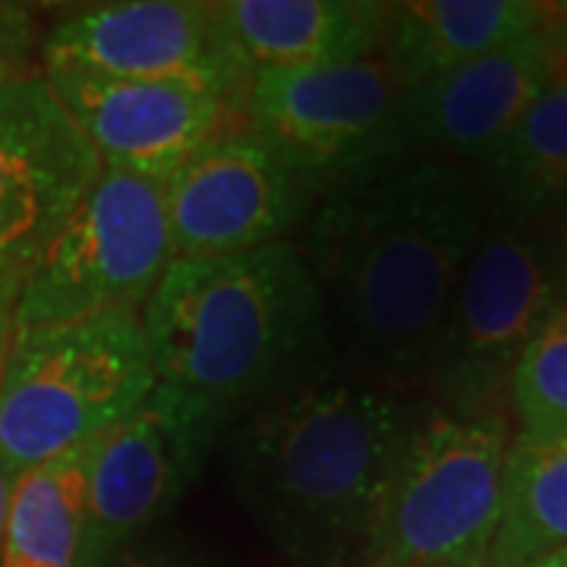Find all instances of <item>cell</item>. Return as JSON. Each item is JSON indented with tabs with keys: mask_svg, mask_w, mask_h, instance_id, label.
Segmentation results:
<instances>
[{
	"mask_svg": "<svg viewBox=\"0 0 567 567\" xmlns=\"http://www.w3.org/2000/svg\"><path fill=\"white\" fill-rule=\"evenodd\" d=\"M10 476L0 470V533H3V514H7V498H10Z\"/></svg>",
	"mask_w": 567,
	"mask_h": 567,
	"instance_id": "cell-26",
	"label": "cell"
},
{
	"mask_svg": "<svg viewBox=\"0 0 567 567\" xmlns=\"http://www.w3.org/2000/svg\"><path fill=\"white\" fill-rule=\"evenodd\" d=\"M95 447L99 442L73 447L13 480L0 533V567L80 565Z\"/></svg>",
	"mask_w": 567,
	"mask_h": 567,
	"instance_id": "cell-18",
	"label": "cell"
},
{
	"mask_svg": "<svg viewBox=\"0 0 567 567\" xmlns=\"http://www.w3.org/2000/svg\"><path fill=\"white\" fill-rule=\"evenodd\" d=\"M316 203L259 136L240 121L230 123L164 183L171 259L234 256L297 240Z\"/></svg>",
	"mask_w": 567,
	"mask_h": 567,
	"instance_id": "cell-11",
	"label": "cell"
},
{
	"mask_svg": "<svg viewBox=\"0 0 567 567\" xmlns=\"http://www.w3.org/2000/svg\"><path fill=\"white\" fill-rule=\"evenodd\" d=\"M527 567H567V548H558V551H551V555H543V558H536V561Z\"/></svg>",
	"mask_w": 567,
	"mask_h": 567,
	"instance_id": "cell-25",
	"label": "cell"
},
{
	"mask_svg": "<svg viewBox=\"0 0 567 567\" xmlns=\"http://www.w3.org/2000/svg\"><path fill=\"white\" fill-rule=\"evenodd\" d=\"M39 13L25 3L0 0V89L39 70Z\"/></svg>",
	"mask_w": 567,
	"mask_h": 567,
	"instance_id": "cell-21",
	"label": "cell"
},
{
	"mask_svg": "<svg viewBox=\"0 0 567 567\" xmlns=\"http://www.w3.org/2000/svg\"><path fill=\"white\" fill-rule=\"evenodd\" d=\"M464 164L410 155L316 203L297 234L353 372L423 385L454 290L486 230Z\"/></svg>",
	"mask_w": 567,
	"mask_h": 567,
	"instance_id": "cell-1",
	"label": "cell"
},
{
	"mask_svg": "<svg viewBox=\"0 0 567 567\" xmlns=\"http://www.w3.org/2000/svg\"><path fill=\"white\" fill-rule=\"evenodd\" d=\"M558 548H567V432H514L486 567H527Z\"/></svg>",
	"mask_w": 567,
	"mask_h": 567,
	"instance_id": "cell-19",
	"label": "cell"
},
{
	"mask_svg": "<svg viewBox=\"0 0 567 567\" xmlns=\"http://www.w3.org/2000/svg\"><path fill=\"white\" fill-rule=\"evenodd\" d=\"M102 167L167 181L203 142L237 123L240 104L186 82L44 73Z\"/></svg>",
	"mask_w": 567,
	"mask_h": 567,
	"instance_id": "cell-13",
	"label": "cell"
},
{
	"mask_svg": "<svg viewBox=\"0 0 567 567\" xmlns=\"http://www.w3.org/2000/svg\"><path fill=\"white\" fill-rule=\"evenodd\" d=\"M140 312L22 328L0 369V470L10 483L99 442L155 391Z\"/></svg>",
	"mask_w": 567,
	"mask_h": 567,
	"instance_id": "cell-4",
	"label": "cell"
},
{
	"mask_svg": "<svg viewBox=\"0 0 567 567\" xmlns=\"http://www.w3.org/2000/svg\"><path fill=\"white\" fill-rule=\"evenodd\" d=\"M561 306L555 246L536 224L486 221L454 290L423 385L451 413H502L511 372Z\"/></svg>",
	"mask_w": 567,
	"mask_h": 567,
	"instance_id": "cell-7",
	"label": "cell"
},
{
	"mask_svg": "<svg viewBox=\"0 0 567 567\" xmlns=\"http://www.w3.org/2000/svg\"><path fill=\"white\" fill-rule=\"evenodd\" d=\"M555 54L543 29L507 41L473 63L401 95V130L410 155L486 162L520 114L546 89Z\"/></svg>",
	"mask_w": 567,
	"mask_h": 567,
	"instance_id": "cell-14",
	"label": "cell"
},
{
	"mask_svg": "<svg viewBox=\"0 0 567 567\" xmlns=\"http://www.w3.org/2000/svg\"><path fill=\"white\" fill-rule=\"evenodd\" d=\"M41 73L186 82L244 102L252 70L205 0H114L76 7L41 32Z\"/></svg>",
	"mask_w": 567,
	"mask_h": 567,
	"instance_id": "cell-10",
	"label": "cell"
},
{
	"mask_svg": "<svg viewBox=\"0 0 567 567\" xmlns=\"http://www.w3.org/2000/svg\"><path fill=\"white\" fill-rule=\"evenodd\" d=\"M507 404L529 435L567 432V309L558 306L520 353L507 382Z\"/></svg>",
	"mask_w": 567,
	"mask_h": 567,
	"instance_id": "cell-20",
	"label": "cell"
},
{
	"mask_svg": "<svg viewBox=\"0 0 567 567\" xmlns=\"http://www.w3.org/2000/svg\"><path fill=\"white\" fill-rule=\"evenodd\" d=\"M555 281H558V300L567 309V234L555 249Z\"/></svg>",
	"mask_w": 567,
	"mask_h": 567,
	"instance_id": "cell-24",
	"label": "cell"
},
{
	"mask_svg": "<svg viewBox=\"0 0 567 567\" xmlns=\"http://www.w3.org/2000/svg\"><path fill=\"white\" fill-rule=\"evenodd\" d=\"M230 425L218 406L155 385L130 420L99 439L76 567L102 565L117 548L148 536L199 480Z\"/></svg>",
	"mask_w": 567,
	"mask_h": 567,
	"instance_id": "cell-9",
	"label": "cell"
},
{
	"mask_svg": "<svg viewBox=\"0 0 567 567\" xmlns=\"http://www.w3.org/2000/svg\"><path fill=\"white\" fill-rule=\"evenodd\" d=\"M164 183L102 167L17 303V331L104 312H142L171 259Z\"/></svg>",
	"mask_w": 567,
	"mask_h": 567,
	"instance_id": "cell-8",
	"label": "cell"
},
{
	"mask_svg": "<svg viewBox=\"0 0 567 567\" xmlns=\"http://www.w3.org/2000/svg\"><path fill=\"white\" fill-rule=\"evenodd\" d=\"M215 10L252 73L372 61L391 20L382 0H221Z\"/></svg>",
	"mask_w": 567,
	"mask_h": 567,
	"instance_id": "cell-15",
	"label": "cell"
},
{
	"mask_svg": "<svg viewBox=\"0 0 567 567\" xmlns=\"http://www.w3.org/2000/svg\"><path fill=\"white\" fill-rule=\"evenodd\" d=\"M102 174L95 148L35 70L0 89V271L25 278Z\"/></svg>",
	"mask_w": 567,
	"mask_h": 567,
	"instance_id": "cell-12",
	"label": "cell"
},
{
	"mask_svg": "<svg viewBox=\"0 0 567 567\" xmlns=\"http://www.w3.org/2000/svg\"><path fill=\"white\" fill-rule=\"evenodd\" d=\"M511 435L505 413L423 410L353 567H486Z\"/></svg>",
	"mask_w": 567,
	"mask_h": 567,
	"instance_id": "cell-5",
	"label": "cell"
},
{
	"mask_svg": "<svg viewBox=\"0 0 567 567\" xmlns=\"http://www.w3.org/2000/svg\"><path fill=\"white\" fill-rule=\"evenodd\" d=\"M22 278L0 271V369L7 360V350L17 334V303H20Z\"/></svg>",
	"mask_w": 567,
	"mask_h": 567,
	"instance_id": "cell-23",
	"label": "cell"
},
{
	"mask_svg": "<svg viewBox=\"0 0 567 567\" xmlns=\"http://www.w3.org/2000/svg\"><path fill=\"white\" fill-rule=\"evenodd\" d=\"M401 95L379 58L306 70H256L237 121L316 199H324L410 158Z\"/></svg>",
	"mask_w": 567,
	"mask_h": 567,
	"instance_id": "cell-6",
	"label": "cell"
},
{
	"mask_svg": "<svg viewBox=\"0 0 567 567\" xmlns=\"http://www.w3.org/2000/svg\"><path fill=\"white\" fill-rule=\"evenodd\" d=\"M546 89L483 162L502 215L536 224L567 208V48H551Z\"/></svg>",
	"mask_w": 567,
	"mask_h": 567,
	"instance_id": "cell-17",
	"label": "cell"
},
{
	"mask_svg": "<svg viewBox=\"0 0 567 567\" xmlns=\"http://www.w3.org/2000/svg\"><path fill=\"white\" fill-rule=\"evenodd\" d=\"M539 0H406L391 3L379 61L401 92L473 63L539 29Z\"/></svg>",
	"mask_w": 567,
	"mask_h": 567,
	"instance_id": "cell-16",
	"label": "cell"
},
{
	"mask_svg": "<svg viewBox=\"0 0 567 567\" xmlns=\"http://www.w3.org/2000/svg\"><path fill=\"white\" fill-rule=\"evenodd\" d=\"M140 316L158 385L234 423L338 369L331 312L297 240L177 259Z\"/></svg>",
	"mask_w": 567,
	"mask_h": 567,
	"instance_id": "cell-3",
	"label": "cell"
},
{
	"mask_svg": "<svg viewBox=\"0 0 567 567\" xmlns=\"http://www.w3.org/2000/svg\"><path fill=\"white\" fill-rule=\"evenodd\" d=\"M420 406L360 372H324L224 435L227 483L300 567H353Z\"/></svg>",
	"mask_w": 567,
	"mask_h": 567,
	"instance_id": "cell-2",
	"label": "cell"
},
{
	"mask_svg": "<svg viewBox=\"0 0 567 567\" xmlns=\"http://www.w3.org/2000/svg\"><path fill=\"white\" fill-rule=\"evenodd\" d=\"M95 567H196L189 561V555L174 543H164V539H152V536H142L130 546L117 548L114 555H107L102 565Z\"/></svg>",
	"mask_w": 567,
	"mask_h": 567,
	"instance_id": "cell-22",
	"label": "cell"
}]
</instances>
